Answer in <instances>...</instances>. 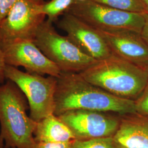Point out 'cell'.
Returning <instances> with one entry per match:
<instances>
[{"mask_svg": "<svg viewBox=\"0 0 148 148\" xmlns=\"http://www.w3.org/2000/svg\"><path fill=\"white\" fill-rule=\"evenodd\" d=\"M55 110L57 116L66 111L87 110L119 115L136 112L134 101L112 95L90 84L79 73H62L57 77Z\"/></svg>", "mask_w": 148, "mask_h": 148, "instance_id": "1", "label": "cell"}, {"mask_svg": "<svg viewBox=\"0 0 148 148\" xmlns=\"http://www.w3.org/2000/svg\"><path fill=\"white\" fill-rule=\"evenodd\" d=\"M25 95L10 80L0 85V148H35L36 122L27 111Z\"/></svg>", "mask_w": 148, "mask_h": 148, "instance_id": "2", "label": "cell"}, {"mask_svg": "<svg viewBox=\"0 0 148 148\" xmlns=\"http://www.w3.org/2000/svg\"><path fill=\"white\" fill-rule=\"evenodd\" d=\"M79 74L112 95L133 101L141 95L148 81L147 70L114 54Z\"/></svg>", "mask_w": 148, "mask_h": 148, "instance_id": "3", "label": "cell"}, {"mask_svg": "<svg viewBox=\"0 0 148 148\" xmlns=\"http://www.w3.org/2000/svg\"><path fill=\"white\" fill-rule=\"evenodd\" d=\"M49 21L37 30L34 42L62 73H81L98 61L84 53L67 36L58 34Z\"/></svg>", "mask_w": 148, "mask_h": 148, "instance_id": "4", "label": "cell"}, {"mask_svg": "<svg viewBox=\"0 0 148 148\" xmlns=\"http://www.w3.org/2000/svg\"><path fill=\"white\" fill-rule=\"evenodd\" d=\"M5 79L14 83L25 95L29 106V116L35 122L54 114L57 77L24 72L5 65Z\"/></svg>", "mask_w": 148, "mask_h": 148, "instance_id": "5", "label": "cell"}, {"mask_svg": "<svg viewBox=\"0 0 148 148\" xmlns=\"http://www.w3.org/2000/svg\"><path fill=\"white\" fill-rule=\"evenodd\" d=\"M66 12L101 32L132 31L140 33L144 24L143 13L117 10L93 0L74 2Z\"/></svg>", "mask_w": 148, "mask_h": 148, "instance_id": "6", "label": "cell"}, {"mask_svg": "<svg viewBox=\"0 0 148 148\" xmlns=\"http://www.w3.org/2000/svg\"><path fill=\"white\" fill-rule=\"evenodd\" d=\"M43 0H17L0 24V45L16 40H34L45 21Z\"/></svg>", "mask_w": 148, "mask_h": 148, "instance_id": "7", "label": "cell"}, {"mask_svg": "<svg viewBox=\"0 0 148 148\" xmlns=\"http://www.w3.org/2000/svg\"><path fill=\"white\" fill-rule=\"evenodd\" d=\"M120 115L104 111L73 110L59 116L77 140L112 137L119 127Z\"/></svg>", "mask_w": 148, "mask_h": 148, "instance_id": "8", "label": "cell"}, {"mask_svg": "<svg viewBox=\"0 0 148 148\" xmlns=\"http://www.w3.org/2000/svg\"><path fill=\"white\" fill-rule=\"evenodd\" d=\"M6 65L22 66L31 74L56 77L61 71L37 47L34 40H19L1 45Z\"/></svg>", "mask_w": 148, "mask_h": 148, "instance_id": "9", "label": "cell"}, {"mask_svg": "<svg viewBox=\"0 0 148 148\" xmlns=\"http://www.w3.org/2000/svg\"><path fill=\"white\" fill-rule=\"evenodd\" d=\"M57 24L84 53L95 60L101 61L113 55L100 32L73 14L65 12Z\"/></svg>", "mask_w": 148, "mask_h": 148, "instance_id": "10", "label": "cell"}, {"mask_svg": "<svg viewBox=\"0 0 148 148\" xmlns=\"http://www.w3.org/2000/svg\"><path fill=\"white\" fill-rule=\"evenodd\" d=\"M99 32L114 55L145 70L148 68V45L140 33Z\"/></svg>", "mask_w": 148, "mask_h": 148, "instance_id": "11", "label": "cell"}, {"mask_svg": "<svg viewBox=\"0 0 148 148\" xmlns=\"http://www.w3.org/2000/svg\"><path fill=\"white\" fill-rule=\"evenodd\" d=\"M112 139L117 148H148V115L137 112L120 115Z\"/></svg>", "mask_w": 148, "mask_h": 148, "instance_id": "12", "label": "cell"}, {"mask_svg": "<svg viewBox=\"0 0 148 148\" xmlns=\"http://www.w3.org/2000/svg\"><path fill=\"white\" fill-rule=\"evenodd\" d=\"M34 136L36 142L70 143L76 139L69 127L54 114L37 122Z\"/></svg>", "mask_w": 148, "mask_h": 148, "instance_id": "13", "label": "cell"}, {"mask_svg": "<svg viewBox=\"0 0 148 148\" xmlns=\"http://www.w3.org/2000/svg\"><path fill=\"white\" fill-rule=\"evenodd\" d=\"M73 0H51L44 2L42 12L51 23L57 21L59 16L64 14L73 4Z\"/></svg>", "mask_w": 148, "mask_h": 148, "instance_id": "14", "label": "cell"}, {"mask_svg": "<svg viewBox=\"0 0 148 148\" xmlns=\"http://www.w3.org/2000/svg\"><path fill=\"white\" fill-rule=\"evenodd\" d=\"M96 2L120 11L144 13L145 12L141 0H93Z\"/></svg>", "mask_w": 148, "mask_h": 148, "instance_id": "15", "label": "cell"}, {"mask_svg": "<svg viewBox=\"0 0 148 148\" xmlns=\"http://www.w3.org/2000/svg\"><path fill=\"white\" fill-rule=\"evenodd\" d=\"M70 148H117L112 137L103 138L89 140L76 139Z\"/></svg>", "mask_w": 148, "mask_h": 148, "instance_id": "16", "label": "cell"}, {"mask_svg": "<svg viewBox=\"0 0 148 148\" xmlns=\"http://www.w3.org/2000/svg\"><path fill=\"white\" fill-rule=\"evenodd\" d=\"M134 102L136 112L148 116V81L142 93Z\"/></svg>", "mask_w": 148, "mask_h": 148, "instance_id": "17", "label": "cell"}, {"mask_svg": "<svg viewBox=\"0 0 148 148\" xmlns=\"http://www.w3.org/2000/svg\"><path fill=\"white\" fill-rule=\"evenodd\" d=\"M17 0H0V24L5 19Z\"/></svg>", "mask_w": 148, "mask_h": 148, "instance_id": "18", "label": "cell"}, {"mask_svg": "<svg viewBox=\"0 0 148 148\" xmlns=\"http://www.w3.org/2000/svg\"><path fill=\"white\" fill-rule=\"evenodd\" d=\"M73 142H70V143L36 142L35 148H70Z\"/></svg>", "mask_w": 148, "mask_h": 148, "instance_id": "19", "label": "cell"}, {"mask_svg": "<svg viewBox=\"0 0 148 148\" xmlns=\"http://www.w3.org/2000/svg\"><path fill=\"white\" fill-rule=\"evenodd\" d=\"M5 62L3 58V52L0 45V85L3 84L5 79Z\"/></svg>", "mask_w": 148, "mask_h": 148, "instance_id": "20", "label": "cell"}, {"mask_svg": "<svg viewBox=\"0 0 148 148\" xmlns=\"http://www.w3.org/2000/svg\"><path fill=\"white\" fill-rule=\"evenodd\" d=\"M143 15L144 17V24L140 32V35L145 42L148 45V13L144 12Z\"/></svg>", "mask_w": 148, "mask_h": 148, "instance_id": "21", "label": "cell"}, {"mask_svg": "<svg viewBox=\"0 0 148 148\" xmlns=\"http://www.w3.org/2000/svg\"><path fill=\"white\" fill-rule=\"evenodd\" d=\"M145 8V12L148 13V0H141Z\"/></svg>", "mask_w": 148, "mask_h": 148, "instance_id": "22", "label": "cell"}, {"mask_svg": "<svg viewBox=\"0 0 148 148\" xmlns=\"http://www.w3.org/2000/svg\"><path fill=\"white\" fill-rule=\"evenodd\" d=\"M74 2H83V1H85L87 0H73Z\"/></svg>", "mask_w": 148, "mask_h": 148, "instance_id": "23", "label": "cell"}, {"mask_svg": "<svg viewBox=\"0 0 148 148\" xmlns=\"http://www.w3.org/2000/svg\"><path fill=\"white\" fill-rule=\"evenodd\" d=\"M145 70H147V72L148 73V68H147V69H145Z\"/></svg>", "mask_w": 148, "mask_h": 148, "instance_id": "24", "label": "cell"}]
</instances>
